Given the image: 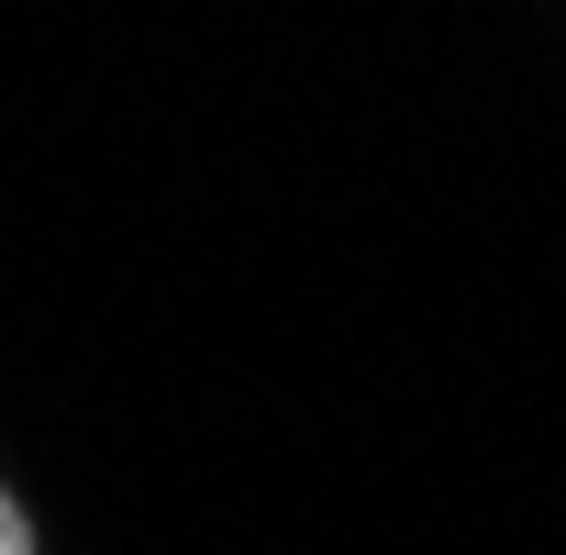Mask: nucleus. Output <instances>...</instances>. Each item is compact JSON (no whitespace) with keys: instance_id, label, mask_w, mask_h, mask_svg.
Listing matches in <instances>:
<instances>
[{"instance_id":"1","label":"nucleus","mask_w":566,"mask_h":555,"mask_svg":"<svg viewBox=\"0 0 566 555\" xmlns=\"http://www.w3.org/2000/svg\"><path fill=\"white\" fill-rule=\"evenodd\" d=\"M0 555H34V522L12 511V489H0Z\"/></svg>"}]
</instances>
